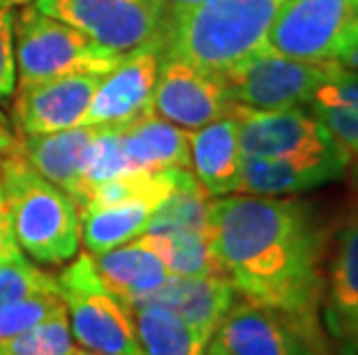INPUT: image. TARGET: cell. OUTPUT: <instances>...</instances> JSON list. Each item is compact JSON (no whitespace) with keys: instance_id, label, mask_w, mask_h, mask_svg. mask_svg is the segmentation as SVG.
<instances>
[{"instance_id":"obj_4","label":"cell","mask_w":358,"mask_h":355,"mask_svg":"<svg viewBox=\"0 0 358 355\" xmlns=\"http://www.w3.org/2000/svg\"><path fill=\"white\" fill-rule=\"evenodd\" d=\"M123 54L90 40L81 30L26 7L14 17V60L19 88L74 74H109Z\"/></svg>"},{"instance_id":"obj_37","label":"cell","mask_w":358,"mask_h":355,"mask_svg":"<svg viewBox=\"0 0 358 355\" xmlns=\"http://www.w3.org/2000/svg\"><path fill=\"white\" fill-rule=\"evenodd\" d=\"M77 355H95V353H90V351H81V353H79V351H77Z\"/></svg>"},{"instance_id":"obj_19","label":"cell","mask_w":358,"mask_h":355,"mask_svg":"<svg viewBox=\"0 0 358 355\" xmlns=\"http://www.w3.org/2000/svg\"><path fill=\"white\" fill-rule=\"evenodd\" d=\"M95 270L104 289L123 305L127 312L153 293L169 277L159 254L139 236L127 245L95 254Z\"/></svg>"},{"instance_id":"obj_3","label":"cell","mask_w":358,"mask_h":355,"mask_svg":"<svg viewBox=\"0 0 358 355\" xmlns=\"http://www.w3.org/2000/svg\"><path fill=\"white\" fill-rule=\"evenodd\" d=\"M0 183L19 249L44 266L79 254V208L60 187L42 178L17 148L0 160Z\"/></svg>"},{"instance_id":"obj_36","label":"cell","mask_w":358,"mask_h":355,"mask_svg":"<svg viewBox=\"0 0 358 355\" xmlns=\"http://www.w3.org/2000/svg\"><path fill=\"white\" fill-rule=\"evenodd\" d=\"M21 3H28V0H0V7H14Z\"/></svg>"},{"instance_id":"obj_14","label":"cell","mask_w":358,"mask_h":355,"mask_svg":"<svg viewBox=\"0 0 358 355\" xmlns=\"http://www.w3.org/2000/svg\"><path fill=\"white\" fill-rule=\"evenodd\" d=\"M100 81V74H74L19 88L14 113L21 137L83 127Z\"/></svg>"},{"instance_id":"obj_25","label":"cell","mask_w":358,"mask_h":355,"mask_svg":"<svg viewBox=\"0 0 358 355\" xmlns=\"http://www.w3.org/2000/svg\"><path fill=\"white\" fill-rule=\"evenodd\" d=\"M143 238L164 261L169 275H220L206 231H185L171 236L143 233Z\"/></svg>"},{"instance_id":"obj_28","label":"cell","mask_w":358,"mask_h":355,"mask_svg":"<svg viewBox=\"0 0 358 355\" xmlns=\"http://www.w3.org/2000/svg\"><path fill=\"white\" fill-rule=\"evenodd\" d=\"M58 312H65L58 293H37V296L0 307V342L40 326L42 321L51 319Z\"/></svg>"},{"instance_id":"obj_30","label":"cell","mask_w":358,"mask_h":355,"mask_svg":"<svg viewBox=\"0 0 358 355\" xmlns=\"http://www.w3.org/2000/svg\"><path fill=\"white\" fill-rule=\"evenodd\" d=\"M17 90V60H14V12L0 7V102Z\"/></svg>"},{"instance_id":"obj_15","label":"cell","mask_w":358,"mask_h":355,"mask_svg":"<svg viewBox=\"0 0 358 355\" xmlns=\"http://www.w3.org/2000/svg\"><path fill=\"white\" fill-rule=\"evenodd\" d=\"M236 300H238V293L220 275H169L132 309L141 305L162 307L178 316L196 337L208 344L213 332L236 305Z\"/></svg>"},{"instance_id":"obj_8","label":"cell","mask_w":358,"mask_h":355,"mask_svg":"<svg viewBox=\"0 0 358 355\" xmlns=\"http://www.w3.org/2000/svg\"><path fill=\"white\" fill-rule=\"evenodd\" d=\"M329 67L262 49L220 77L236 107L255 111L306 109Z\"/></svg>"},{"instance_id":"obj_5","label":"cell","mask_w":358,"mask_h":355,"mask_svg":"<svg viewBox=\"0 0 358 355\" xmlns=\"http://www.w3.org/2000/svg\"><path fill=\"white\" fill-rule=\"evenodd\" d=\"M206 355H331L319 314L236 300L213 332Z\"/></svg>"},{"instance_id":"obj_11","label":"cell","mask_w":358,"mask_h":355,"mask_svg":"<svg viewBox=\"0 0 358 355\" xmlns=\"http://www.w3.org/2000/svg\"><path fill=\"white\" fill-rule=\"evenodd\" d=\"M164 58L162 33L127 51L109 74H104L100 88L83 118L86 127H125L150 111L159 65Z\"/></svg>"},{"instance_id":"obj_6","label":"cell","mask_w":358,"mask_h":355,"mask_svg":"<svg viewBox=\"0 0 358 355\" xmlns=\"http://www.w3.org/2000/svg\"><path fill=\"white\" fill-rule=\"evenodd\" d=\"M58 296L70 314L72 335L95 355H141L132 316L104 289L90 254H79L56 277Z\"/></svg>"},{"instance_id":"obj_13","label":"cell","mask_w":358,"mask_h":355,"mask_svg":"<svg viewBox=\"0 0 358 355\" xmlns=\"http://www.w3.org/2000/svg\"><path fill=\"white\" fill-rule=\"evenodd\" d=\"M326 330L345 355L358 353V213L340 226L326 254L322 307Z\"/></svg>"},{"instance_id":"obj_1","label":"cell","mask_w":358,"mask_h":355,"mask_svg":"<svg viewBox=\"0 0 358 355\" xmlns=\"http://www.w3.org/2000/svg\"><path fill=\"white\" fill-rule=\"evenodd\" d=\"M206 236L217 273L243 300L319 314L329 238L294 196L229 194L208 203Z\"/></svg>"},{"instance_id":"obj_33","label":"cell","mask_w":358,"mask_h":355,"mask_svg":"<svg viewBox=\"0 0 358 355\" xmlns=\"http://www.w3.org/2000/svg\"><path fill=\"white\" fill-rule=\"evenodd\" d=\"M199 3H203V0H162V5H164V19L171 17V14H176V12L189 10V7H194V5H199Z\"/></svg>"},{"instance_id":"obj_12","label":"cell","mask_w":358,"mask_h":355,"mask_svg":"<svg viewBox=\"0 0 358 355\" xmlns=\"http://www.w3.org/2000/svg\"><path fill=\"white\" fill-rule=\"evenodd\" d=\"M231 118L238 127L243 157L287 160V157H308L340 148L308 109L255 111L236 107Z\"/></svg>"},{"instance_id":"obj_31","label":"cell","mask_w":358,"mask_h":355,"mask_svg":"<svg viewBox=\"0 0 358 355\" xmlns=\"http://www.w3.org/2000/svg\"><path fill=\"white\" fill-rule=\"evenodd\" d=\"M21 259H26V256L19 249L17 240H14L10 210H7V201H5V194H3V183H0V263L21 261Z\"/></svg>"},{"instance_id":"obj_21","label":"cell","mask_w":358,"mask_h":355,"mask_svg":"<svg viewBox=\"0 0 358 355\" xmlns=\"http://www.w3.org/2000/svg\"><path fill=\"white\" fill-rule=\"evenodd\" d=\"M306 109L349 160L358 157V72L331 65Z\"/></svg>"},{"instance_id":"obj_17","label":"cell","mask_w":358,"mask_h":355,"mask_svg":"<svg viewBox=\"0 0 358 355\" xmlns=\"http://www.w3.org/2000/svg\"><path fill=\"white\" fill-rule=\"evenodd\" d=\"M97 130L100 127L83 125L65 132L21 137L19 150L42 178L60 187L79 208L83 201V160Z\"/></svg>"},{"instance_id":"obj_27","label":"cell","mask_w":358,"mask_h":355,"mask_svg":"<svg viewBox=\"0 0 358 355\" xmlns=\"http://www.w3.org/2000/svg\"><path fill=\"white\" fill-rule=\"evenodd\" d=\"M0 355H77L67 312H58L40 326L0 342Z\"/></svg>"},{"instance_id":"obj_20","label":"cell","mask_w":358,"mask_h":355,"mask_svg":"<svg viewBox=\"0 0 358 355\" xmlns=\"http://www.w3.org/2000/svg\"><path fill=\"white\" fill-rule=\"evenodd\" d=\"M120 148L134 173L189 169L187 132L157 118L153 111L120 127Z\"/></svg>"},{"instance_id":"obj_22","label":"cell","mask_w":358,"mask_h":355,"mask_svg":"<svg viewBox=\"0 0 358 355\" xmlns=\"http://www.w3.org/2000/svg\"><path fill=\"white\" fill-rule=\"evenodd\" d=\"M162 203L157 196H139L123 203L104 208L81 210V238L90 254H102L120 245H127L143 236L148 229L150 215Z\"/></svg>"},{"instance_id":"obj_34","label":"cell","mask_w":358,"mask_h":355,"mask_svg":"<svg viewBox=\"0 0 358 355\" xmlns=\"http://www.w3.org/2000/svg\"><path fill=\"white\" fill-rule=\"evenodd\" d=\"M333 65L342 67V70H352V72H358V44H356V47L349 49L347 54H342L338 60H335Z\"/></svg>"},{"instance_id":"obj_23","label":"cell","mask_w":358,"mask_h":355,"mask_svg":"<svg viewBox=\"0 0 358 355\" xmlns=\"http://www.w3.org/2000/svg\"><path fill=\"white\" fill-rule=\"evenodd\" d=\"M141 355H206V344L178 316L155 305L129 312Z\"/></svg>"},{"instance_id":"obj_18","label":"cell","mask_w":358,"mask_h":355,"mask_svg":"<svg viewBox=\"0 0 358 355\" xmlns=\"http://www.w3.org/2000/svg\"><path fill=\"white\" fill-rule=\"evenodd\" d=\"M189 171L208 192L210 199L238 194L241 185V146L234 118L215 120L199 130L187 132Z\"/></svg>"},{"instance_id":"obj_9","label":"cell","mask_w":358,"mask_h":355,"mask_svg":"<svg viewBox=\"0 0 358 355\" xmlns=\"http://www.w3.org/2000/svg\"><path fill=\"white\" fill-rule=\"evenodd\" d=\"M33 7L118 54L136 49L164 28L162 0H35Z\"/></svg>"},{"instance_id":"obj_26","label":"cell","mask_w":358,"mask_h":355,"mask_svg":"<svg viewBox=\"0 0 358 355\" xmlns=\"http://www.w3.org/2000/svg\"><path fill=\"white\" fill-rule=\"evenodd\" d=\"M127 173L134 171L129 169L123 148H120V127H100L86 150V160H83V201L79 210L86 206L88 194L97 185L127 176Z\"/></svg>"},{"instance_id":"obj_32","label":"cell","mask_w":358,"mask_h":355,"mask_svg":"<svg viewBox=\"0 0 358 355\" xmlns=\"http://www.w3.org/2000/svg\"><path fill=\"white\" fill-rule=\"evenodd\" d=\"M17 148V139H14V134L10 130V123L7 120H0V160L12 153V150Z\"/></svg>"},{"instance_id":"obj_35","label":"cell","mask_w":358,"mask_h":355,"mask_svg":"<svg viewBox=\"0 0 358 355\" xmlns=\"http://www.w3.org/2000/svg\"><path fill=\"white\" fill-rule=\"evenodd\" d=\"M347 173H349V180H352V187H354L356 194H358V157H354V160L349 162Z\"/></svg>"},{"instance_id":"obj_24","label":"cell","mask_w":358,"mask_h":355,"mask_svg":"<svg viewBox=\"0 0 358 355\" xmlns=\"http://www.w3.org/2000/svg\"><path fill=\"white\" fill-rule=\"evenodd\" d=\"M208 203L210 196L199 185V180L194 178V173L189 169H182L173 192L150 215L146 233L171 236V233L185 231H206Z\"/></svg>"},{"instance_id":"obj_2","label":"cell","mask_w":358,"mask_h":355,"mask_svg":"<svg viewBox=\"0 0 358 355\" xmlns=\"http://www.w3.org/2000/svg\"><path fill=\"white\" fill-rule=\"evenodd\" d=\"M287 0H203L164 19V56L222 74L266 49Z\"/></svg>"},{"instance_id":"obj_7","label":"cell","mask_w":358,"mask_h":355,"mask_svg":"<svg viewBox=\"0 0 358 355\" xmlns=\"http://www.w3.org/2000/svg\"><path fill=\"white\" fill-rule=\"evenodd\" d=\"M358 44V0H287L266 49L303 63L333 65Z\"/></svg>"},{"instance_id":"obj_16","label":"cell","mask_w":358,"mask_h":355,"mask_svg":"<svg viewBox=\"0 0 358 355\" xmlns=\"http://www.w3.org/2000/svg\"><path fill=\"white\" fill-rule=\"evenodd\" d=\"M349 157L342 148L308 157H287V160H264V157H243L238 194L252 196H294L333 180L347 176Z\"/></svg>"},{"instance_id":"obj_29","label":"cell","mask_w":358,"mask_h":355,"mask_svg":"<svg viewBox=\"0 0 358 355\" xmlns=\"http://www.w3.org/2000/svg\"><path fill=\"white\" fill-rule=\"evenodd\" d=\"M37 293H58L56 277L35 268L26 259L0 263V307Z\"/></svg>"},{"instance_id":"obj_10","label":"cell","mask_w":358,"mask_h":355,"mask_svg":"<svg viewBox=\"0 0 358 355\" xmlns=\"http://www.w3.org/2000/svg\"><path fill=\"white\" fill-rule=\"evenodd\" d=\"M234 100L220 74L203 72L178 58H162L150 111L185 132L231 118Z\"/></svg>"}]
</instances>
